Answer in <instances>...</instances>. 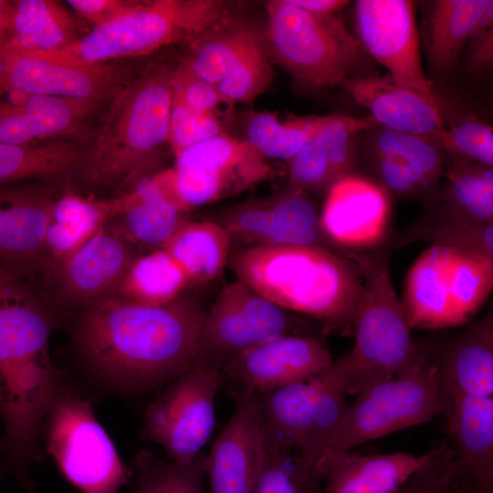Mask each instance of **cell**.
<instances>
[{
    "instance_id": "f35d334b",
    "label": "cell",
    "mask_w": 493,
    "mask_h": 493,
    "mask_svg": "<svg viewBox=\"0 0 493 493\" xmlns=\"http://www.w3.org/2000/svg\"><path fill=\"white\" fill-rule=\"evenodd\" d=\"M189 288L183 269L160 248L134 259L117 295L142 304L163 306L185 295Z\"/></svg>"
},
{
    "instance_id": "e0dca14e",
    "label": "cell",
    "mask_w": 493,
    "mask_h": 493,
    "mask_svg": "<svg viewBox=\"0 0 493 493\" xmlns=\"http://www.w3.org/2000/svg\"><path fill=\"white\" fill-rule=\"evenodd\" d=\"M136 73L117 63L83 67L37 53L0 48V87L28 94L102 103Z\"/></svg>"
},
{
    "instance_id": "d590c367",
    "label": "cell",
    "mask_w": 493,
    "mask_h": 493,
    "mask_svg": "<svg viewBox=\"0 0 493 493\" xmlns=\"http://www.w3.org/2000/svg\"><path fill=\"white\" fill-rule=\"evenodd\" d=\"M443 175L446 185L429 210L465 222L493 225V167L449 158Z\"/></svg>"
},
{
    "instance_id": "ee69618b",
    "label": "cell",
    "mask_w": 493,
    "mask_h": 493,
    "mask_svg": "<svg viewBox=\"0 0 493 493\" xmlns=\"http://www.w3.org/2000/svg\"><path fill=\"white\" fill-rule=\"evenodd\" d=\"M437 142L450 159L493 167L492 126L475 116L445 127Z\"/></svg>"
},
{
    "instance_id": "836d02e7",
    "label": "cell",
    "mask_w": 493,
    "mask_h": 493,
    "mask_svg": "<svg viewBox=\"0 0 493 493\" xmlns=\"http://www.w3.org/2000/svg\"><path fill=\"white\" fill-rule=\"evenodd\" d=\"M491 0H437L425 18V37L430 63L446 70L479 25Z\"/></svg>"
},
{
    "instance_id": "2e32d148",
    "label": "cell",
    "mask_w": 493,
    "mask_h": 493,
    "mask_svg": "<svg viewBox=\"0 0 493 493\" xmlns=\"http://www.w3.org/2000/svg\"><path fill=\"white\" fill-rule=\"evenodd\" d=\"M214 221L227 231L232 242L240 243L241 246L330 248L322 236L315 204L308 194L289 185L269 196L233 205Z\"/></svg>"
},
{
    "instance_id": "8992f818",
    "label": "cell",
    "mask_w": 493,
    "mask_h": 493,
    "mask_svg": "<svg viewBox=\"0 0 493 493\" xmlns=\"http://www.w3.org/2000/svg\"><path fill=\"white\" fill-rule=\"evenodd\" d=\"M267 52L299 84L332 88L357 76L362 48L335 14L317 15L287 0L266 3Z\"/></svg>"
},
{
    "instance_id": "c3c4849f",
    "label": "cell",
    "mask_w": 493,
    "mask_h": 493,
    "mask_svg": "<svg viewBox=\"0 0 493 493\" xmlns=\"http://www.w3.org/2000/svg\"><path fill=\"white\" fill-rule=\"evenodd\" d=\"M67 3L80 16L97 26L128 11L136 0H68Z\"/></svg>"
},
{
    "instance_id": "83f0119b",
    "label": "cell",
    "mask_w": 493,
    "mask_h": 493,
    "mask_svg": "<svg viewBox=\"0 0 493 493\" xmlns=\"http://www.w3.org/2000/svg\"><path fill=\"white\" fill-rule=\"evenodd\" d=\"M346 91L368 109L384 129L433 137L445 129L436 100L394 82L390 76L357 75L344 82Z\"/></svg>"
},
{
    "instance_id": "1f68e13d",
    "label": "cell",
    "mask_w": 493,
    "mask_h": 493,
    "mask_svg": "<svg viewBox=\"0 0 493 493\" xmlns=\"http://www.w3.org/2000/svg\"><path fill=\"white\" fill-rule=\"evenodd\" d=\"M115 215L114 198L95 200L72 192L59 195L47 233V268L44 278L66 262Z\"/></svg>"
},
{
    "instance_id": "6da1fadb",
    "label": "cell",
    "mask_w": 493,
    "mask_h": 493,
    "mask_svg": "<svg viewBox=\"0 0 493 493\" xmlns=\"http://www.w3.org/2000/svg\"><path fill=\"white\" fill-rule=\"evenodd\" d=\"M205 311L199 299L186 294L163 306L114 295L78 311L74 344L100 382L143 393L192 367Z\"/></svg>"
},
{
    "instance_id": "db71d44e",
    "label": "cell",
    "mask_w": 493,
    "mask_h": 493,
    "mask_svg": "<svg viewBox=\"0 0 493 493\" xmlns=\"http://www.w3.org/2000/svg\"><path fill=\"white\" fill-rule=\"evenodd\" d=\"M1 476H2V473H1V470H0V477H1ZM0 493H1V492H0Z\"/></svg>"
},
{
    "instance_id": "7402d4cb",
    "label": "cell",
    "mask_w": 493,
    "mask_h": 493,
    "mask_svg": "<svg viewBox=\"0 0 493 493\" xmlns=\"http://www.w3.org/2000/svg\"><path fill=\"white\" fill-rule=\"evenodd\" d=\"M234 394L237 400L236 410L205 459L211 493H252L264 458L252 392Z\"/></svg>"
},
{
    "instance_id": "f6af8a7d",
    "label": "cell",
    "mask_w": 493,
    "mask_h": 493,
    "mask_svg": "<svg viewBox=\"0 0 493 493\" xmlns=\"http://www.w3.org/2000/svg\"><path fill=\"white\" fill-rule=\"evenodd\" d=\"M221 103L217 87L196 75L182 57L173 73L172 109L191 113L215 112Z\"/></svg>"
},
{
    "instance_id": "d4e9b609",
    "label": "cell",
    "mask_w": 493,
    "mask_h": 493,
    "mask_svg": "<svg viewBox=\"0 0 493 493\" xmlns=\"http://www.w3.org/2000/svg\"><path fill=\"white\" fill-rule=\"evenodd\" d=\"M445 163V152L433 137L383 129L372 143L377 183L398 197L432 194L443 176Z\"/></svg>"
},
{
    "instance_id": "7a4b0ae2",
    "label": "cell",
    "mask_w": 493,
    "mask_h": 493,
    "mask_svg": "<svg viewBox=\"0 0 493 493\" xmlns=\"http://www.w3.org/2000/svg\"><path fill=\"white\" fill-rule=\"evenodd\" d=\"M176 63H148L111 98L74 173L84 186L119 194L155 173L169 146Z\"/></svg>"
},
{
    "instance_id": "7c38bea8",
    "label": "cell",
    "mask_w": 493,
    "mask_h": 493,
    "mask_svg": "<svg viewBox=\"0 0 493 493\" xmlns=\"http://www.w3.org/2000/svg\"><path fill=\"white\" fill-rule=\"evenodd\" d=\"M223 383L221 371L192 365L147 405L142 439L161 445L173 461L194 460L213 433L215 398Z\"/></svg>"
},
{
    "instance_id": "4dcf8cb0",
    "label": "cell",
    "mask_w": 493,
    "mask_h": 493,
    "mask_svg": "<svg viewBox=\"0 0 493 493\" xmlns=\"http://www.w3.org/2000/svg\"><path fill=\"white\" fill-rule=\"evenodd\" d=\"M11 4V23L0 48L47 54L65 49L82 36L72 16L57 1L16 0Z\"/></svg>"
},
{
    "instance_id": "44dd1931",
    "label": "cell",
    "mask_w": 493,
    "mask_h": 493,
    "mask_svg": "<svg viewBox=\"0 0 493 493\" xmlns=\"http://www.w3.org/2000/svg\"><path fill=\"white\" fill-rule=\"evenodd\" d=\"M114 200L117 214L107 223L140 254L163 248L190 220L191 211L178 195L173 168L142 179Z\"/></svg>"
},
{
    "instance_id": "d6a6232c",
    "label": "cell",
    "mask_w": 493,
    "mask_h": 493,
    "mask_svg": "<svg viewBox=\"0 0 493 493\" xmlns=\"http://www.w3.org/2000/svg\"><path fill=\"white\" fill-rule=\"evenodd\" d=\"M232 240L217 222L184 223L163 247L184 272L190 287L217 278L228 263Z\"/></svg>"
},
{
    "instance_id": "ab89813d",
    "label": "cell",
    "mask_w": 493,
    "mask_h": 493,
    "mask_svg": "<svg viewBox=\"0 0 493 493\" xmlns=\"http://www.w3.org/2000/svg\"><path fill=\"white\" fill-rule=\"evenodd\" d=\"M415 241L457 248L493 258V225H479L449 217L434 210L389 238L391 247Z\"/></svg>"
},
{
    "instance_id": "74e56055",
    "label": "cell",
    "mask_w": 493,
    "mask_h": 493,
    "mask_svg": "<svg viewBox=\"0 0 493 493\" xmlns=\"http://www.w3.org/2000/svg\"><path fill=\"white\" fill-rule=\"evenodd\" d=\"M333 116H307L281 121L276 112L252 110L244 118L243 140L264 159L288 163Z\"/></svg>"
},
{
    "instance_id": "8fae6325",
    "label": "cell",
    "mask_w": 493,
    "mask_h": 493,
    "mask_svg": "<svg viewBox=\"0 0 493 493\" xmlns=\"http://www.w3.org/2000/svg\"><path fill=\"white\" fill-rule=\"evenodd\" d=\"M47 451L81 493H119L133 475L97 420L90 402L65 385L45 419Z\"/></svg>"
},
{
    "instance_id": "f5cc1de1",
    "label": "cell",
    "mask_w": 493,
    "mask_h": 493,
    "mask_svg": "<svg viewBox=\"0 0 493 493\" xmlns=\"http://www.w3.org/2000/svg\"><path fill=\"white\" fill-rule=\"evenodd\" d=\"M445 493H487L475 488L466 481L456 476L453 483Z\"/></svg>"
},
{
    "instance_id": "52a82bcc",
    "label": "cell",
    "mask_w": 493,
    "mask_h": 493,
    "mask_svg": "<svg viewBox=\"0 0 493 493\" xmlns=\"http://www.w3.org/2000/svg\"><path fill=\"white\" fill-rule=\"evenodd\" d=\"M493 287V258L431 245L405 277L401 299L412 329L439 330L468 323Z\"/></svg>"
},
{
    "instance_id": "816d5d0a",
    "label": "cell",
    "mask_w": 493,
    "mask_h": 493,
    "mask_svg": "<svg viewBox=\"0 0 493 493\" xmlns=\"http://www.w3.org/2000/svg\"><path fill=\"white\" fill-rule=\"evenodd\" d=\"M13 7L11 1L0 0V47L4 43L8 32Z\"/></svg>"
},
{
    "instance_id": "4316f807",
    "label": "cell",
    "mask_w": 493,
    "mask_h": 493,
    "mask_svg": "<svg viewBox=\"0 0 493 493\" xmlns=\"http://www.w3.org/2000/svg\"><path fill=\"white\" fill-rule=\"evenodd\" d=\"M374 122L372 117L334 114L288 162V185L309 195L326 192L335 181L351 173L354 138Z\"/></svg>"
},
{
    "instance_id": "5b68a950",
    "label": "cell",
    "mask_w": 493,
    "mask_h": 493,
    "mask_svg": "<svg viewBox=\"0 0 493 493\" xmlns=\"http://www.w3.org/2000/svg\"><path fill=\"white\" fill-rule=\"evenodd\" d=\"M234 13L231 4L220 0H136L65 49L40 55L83 67L143 57L176 42L189 44Z\"/></svg>"
},
{
    "instance_id": "60d3db41",
    "label": "cell",
    "mask_w": 493,
    "mask_h": 493,
    "mask_svg": "<svg viewBox=\"0 0 493 493\" xmlns=\"http://www.w3.org/2000/svg\"><path fill=\"white\" fill-rule=\"evenodd\" d=\"M205 459L200 453L189 463H178L142 449L131 460L137 481L133 493H205Z\"/></svg>"
},
{
    "instance_id": "484cf974",
    "label": "cell",
    "mask_w": 493,
    "mask_h": 493,
    "mask_svg": "<svg viewBox=\"0 0 493 493\" xmlns=\"http://www.w3.org/2000/svg\"><path fill=\"white\" fill-rule=\"evenodd\" d=\"M415 341L418 351L441 369L452 391L492 396V310L458 332L428 336Z\"/></svg>"
},
{
    "instance_id": "30bf717a",
    "label": "cell",
    "mask_w": 493,
    "mask_h": 493,
    "mask_svg": "<svg viewBox=\"0 0 493 493\" xmlns=\"http://www.w3.org/2000/svg\"><path fill=\"white\" fill-rule=\"evenodd\" d=\"M289 334L322 337L325 332L315 320L236 280L223 288L205 311L193 365L221 371L245 351Z\"/></svg>"
},
{
    "instance_id": "f907efd6",
    "label": "cell",
    "mask_w": 493,
    "mask_h": 493,
    "mask_svg": "<svg viewBox=\"0 0 493 493\" xmlns=\"http://www.w3.org/2000/svg\"><path fill=\"white\" fill-rule=\"evenodd\" d=\"M290 5L317 15L335 14L350 2L344 0H287Z\"/></svg>"
},
{
    "instance_id": "cb8c5ba5",
    "label": "cell",
    "mask_w": 493,
    "mask_h": 493,
    "mask_svg": "<svg viewBox=\"0 0 493 493\" xmlns=\"http://www.w3.org/2000/svg\"><path fill=\"white\" fill-rule=\"evenodd\" d=\"M57 322L44 294L0 265V364L49 355Z\"/></svg>"
},
{
    "instance_id": "d6986e66",
    "label": "cell",
    "mask_w": 493,
    "mask_h": 493,
    "mask_svg": "<svg viewBox=\"0 0 493 493\" xmlns=\"http://www.w3.org/2000/svg\"><path fill=\"white\" fill-rule=\"evenodd\" d=\"M355 28L362 48L388 69L394 82L436 100L421 63L412 1L359 0Z\"/></svg>"
},
{
    "instance_id": "ba28073f",
    "label": "cell",
    "mask_w": 493,
    "mask_h": 493,
    "mask_svg": "<svg viewBox=\"0 0 493 493\" xmlns=\"http://www.w3.org/2000/svg\"><path fill=\"white\" fill-rule=\"evenodd\" d=\"M418 352L417 362L408 370L357 394L318 464L333 454L426 423L435 415L446 416L452 388L441 369Z\"/></svg>"
},
{
    "instance_id": "ac0fdd59",
    "label": "cell",
    "mask_w": 493,
    "mask_h": 493,
    "mask_svg": "<svg viewBox=\"0 0 493 493\" xmlns=\"http://www.w3.org/2000/svg\"><path fill=\"white\" fill-rule=\"evenodd\" d=\"M58 193L54 182L0 185V265L32 282L47 268L46 238Z\"/></svg>"
},
{
    "instance_id": "681fc988",
    "label": "cell",
    "mask_w": 493,
    "mask_h": 493,
    "mask_svg": "<svg viewBox=\"0 0 493 493\" xmlns=\"http://www.w3.org/2000/svg\"><path fill=\"white\" fill-rule=\"evenodd\" d=\"M469 66L472 69L488 68L493 60V1L469 39Z\"/></svg>"
},
{
    "instance_id": "f546056e",
    "label": "cell",
    "mask_w": 493,
    "mask_h": 493,
    "mask_svg": "<svg viewBox=\"0 0 493 493\" xmlns=\"http://www.w3.org/2000/svg\"><path fill=\"white\" fill-rule=\"evenodd\" d=\"M404 452L362 455L351 450L333 454L318 465L325 493H396L433 457Z\"/></svg>"
},
{
    "instance_id": "b9f144b4",
    "label": "cell",
    "mask_w": 493,
    "mask_h": 493,
    "mask_svg": "<svg viewBox=\"0 0 493 493\" xmlns=\"http://www.w3.org/2000/svg\"><path fill=\"white\" fill-rule=\"evenodd\" d=\"M272 80L265 34L258 30L216 87L226 105L248 103L265 92Z\"/></svg>"
},
{
    "instance_id": "7bdbcfd3",
    "label": "cell",
    "mask_w": 493,
    "mask_h": 493,
    "mask_svg": "<svg viewBox=\"0 0 493 493\" xmlns=\"http://www.w3.org/2000/svg\"><path fill=\"white\" fill-rule=\"evenodd\" d=\"M321 480L317 467L299 453L265 448L252 493H322Z\"/></svg>"
},
{
    "instance_id": "8d00e7d4",
    "label": "cell",
    "mask_w": 493,
    "mask_h": 493,
    "mask_svg": "<svg viewBox=\"0 0 493 493\" xmlns=\"http://www.w3.org/2000/svg\"><path fill=\"white\" fill-rule=\"evenodd\" d=\"M257 31L234 14L187 44L184 58L196 75L216 86Z\"/></svg>"
},
{
    "instance_id": "bcb514c9",
    "label": "cell",
    "mask_w": 493,
    "mask_h": 493,
    "mask_svg": "<svg viewBox=\"0 0 493 493\" xmlns=\"http://www.w3.org/2000/svg\"><path fill=\"white\" fill-rule=\"evenodd\" d=\"M431 460L396 493H445L453 483L457 467L447 441L436 445Z\"/></svg>"
},
{
    "instance_id": "ffe728a7",
    "label": "cell",
    "mask_w": 493,
    "mask_h": 493,
    "mask_svg": "<svg viewBox=\"0 0 493 493\" xmlns=\"http://www.w3.org/2000/svg\"><path fill=\"white\" fill-rule=\"evenodd\" d=\"M322 337L282 335L245 351L221 370L233 393H262L305 381L331 362Z\"/></svg>"
},
{
    "instance_id": "4fadbf2b",
    "label": "cell",
    "mask_w": 493,
    "mask_h": 493,
    "mask_svg": "<svg viewBox=\"0 0 493 493\" xmlns=\"http://www.w3.org/2000/svg\"><path fill=\"white\" fill-rule=\"evenodd\" d=\"M174 158L176 190L190 211L236 195L274 173L246 142L226 133L193 145Z\"/></svg>"
},
{
    "instance_id": "3957f363",
    "label": "cell",
    "mask_w": 493,
    "mask_h": 493,
    "mask_svg": "<svg viewBox=\"0 0 493 493\" xmlns=\"http://www.w3.org/2000/svg\"><path fill=\"white\" fill-rule=\"evenodd\" d=\"M227 265L236 280L315 320L325 334H352L362 278L347 255L318 246H241Z\"/></svg>"
},
{
    "instance_id": "e575fe53",
    "label": "cell",
    "mask_w": 493,
    "mask_h": 493,
    "mask_svg": "<svg viewBox=\"0 0 493 493\" xmlns=\"http://www.w3.org/2000/svg\"><path fill=\"white\" fill-rule=\"evenodd\" d=\"M86 142L55 140L46 143H0V185L28 181L54 182L75 173Z\"/></svg>"
},
{
    "instance_id": "603a6c76",
    "label": "cell",
    "mask_w": 493,
    "mask_h": 493,
    "mask_svg": "<svg viewBox=\"0 0 493 493\" xmlns=\"http://www.w3.org/2000/svg\"><path fill=\"white\" fill-rule=\"evenodd\" d=\"M100 102L28 94L0 87V143L77 137Z\"/></svg>"
},
{
    "instance_id": "9c48e42d",
    "label": "cell",
    "mask_w": 493,
    "mask_h": 493,
    "mask_svg": "<svg viewBox=\"0 0 493 493\" xmlns=\"http://www.w3.org/2000/svg\"><path fill=\"white\" fill-rule=\"evenodd\" d=\"M252 394L264 447L297 451L316 467L349 407L347 389L331 362L305 381Z\"/></svg>"
},
{
    "instance_id": "9a60e30c",
    "label": "cell",
    "mask_w": 493,
    "mask_h": 493,
    "mask_svg": "<svg viewBox=\"0 0 493 493\" xmlns=\"http://www.w3.org/2000/svg\"><path fill=\"white\" fill-rule=\"evenodd\" d=\"M319 219L330 248L342 254L376 249L392 236L389 193L376 181L349 173L326 191Z\"/></svg>"
},
{
    "instance_id": "f1b7e54d",
    "label": "cell",
    "mask_w": 493,
    "mask_h": 493,
    "mask_svg": "<svg viewBox=\"0 0 493 493\" xmlns=\"http://www.w3.org/2000/svg\"><path fill=\"white\" fill-rule=\"evenodd\" d=\"M446 418L456 476L480 490L493 491L492 396L454 390Z\"/></svg>"
},
{
    "instance_id": "7dc6e473",
    "label": "cell",
    "mask_w": 493,
    "mask_h": 493,
    "mask_svg": "<svg viewBox=\"0 0 493 493\" xmlns=\"http://www.w3.org/2000/svg\"><path fill=\"white\" fill-rule=\"evenodd\" d=\"M225 133L216 112L191 113L170 124L169 147L175 156L193 145Z\"/></svg>"
},
{
    "instance_id": "277c9868",
    "label": "cell",
    "mask_w": 493,
    "mask_h": 493,
    "mask_svg": "<svg viewBox=\"0 0 493 493\" xmlns=\"http://www.w3.org/2000/svg\"><path fill=\"white\" fill-rule=\"evenodd\" d=\"M389 240L382 246L346 255L357 265L362 290L352 325L354 345L332 365L348 394L392 379L419 358L405 310L391 279Z\"/></svg>"
},
{
    "instance_id": "5bb4252c",
    "label": "cell",
    "mask_w": 493,
    "mask_h": 493,
    "mask_svg": "<svg viewBox=\"0 0 493 493\" xmlns=\"http://www.w3.org/2000/svg\"><path fill=\"white\" fill-rule=\"evenodd\" d=\"M140 252L108 223L73 256L45 277L54 307L80 309L117 295Z\"/></svg>"
}]
</instances>
